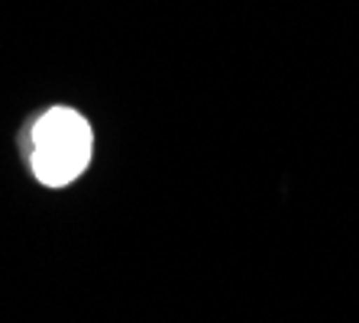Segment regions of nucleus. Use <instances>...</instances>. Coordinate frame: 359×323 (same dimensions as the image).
I'll use <instances>...</instances> for the list:
<instances>
[{
    "label": "nucleus",
    "instance_id": "nucleus-1",
    "mask_svg": "<svg viewBox=\"0 0 359 323\" xmlns=\"http://www.w3.org/2000/svg\"><path fill=\"white\" fill-rule=\"evenodd\" d=\"M94 158V130L75 107H49L36 116L29 133V172L42 188L75 184Z\"/></svg>",
    "mask_w": 359,
    "mask_h": 323
}]
</instances>
